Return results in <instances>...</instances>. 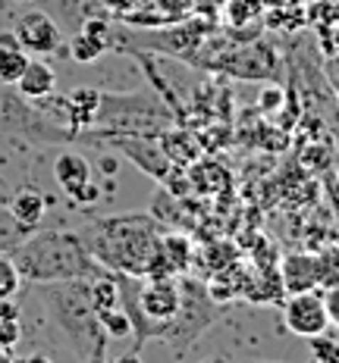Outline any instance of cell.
Instances as JSON below:
<instances>
[{"mask_svg":"<svg viewBox=\"0 0 339 363\" xmlns=\"http://www.w3.org/2000/svg\"><path fill=\"white\" fill-rule=\"evenodd\" d=\"M264 0H223V26L232 32H254L264 28Z\"/></svg>","mask_w":339,"mask_h":363,"instance_id":"9a60e30c","label":"cell"},{"mask_svg":"<svg viewBox=\"0 0 339 363\" xmlns=\"http://www.w3.org/2000/svg\"><path fill=\"white\" fill-rule=\"evenodd\" d=\"M13 88H16L22 97H28V101H38V97H48L57 91V72L50 69L41 57H32Z\"/></svg>","mask_w":339,"mask_h":363,"instance_id":"7c38bea8","label":"cell"},{"mask_svg":"<svg viewBox=\"0 0 339 363\" xmlns=\"http://www.w3.org/2000/svg\"><path fill=\"white\" fill-rule=\"evenodd\" d=\"M139 304L148 323L157 329V338L167 329V323L179 310V276H157V279H141L139 285Z\"/></svg>","mask_w":339,"mask_h":363,"instance_id":"9c48e42d","label":"cell"},{"mask_svg":"<svg viewBox=\"0 0 339 363\" xmlns=\"http://www.w3.org/2000/svg\"><path fill=\"white\" fill-rule=\"evenodd\" d=\"M28 54L26 48L19 44V38L13 28H0V85H16V79L22 75V69L28 66Z\"/></svg>","mask_w":339,"mask_h":363,"instance_id":"4fadbf2b","label":"cell"},{"mask_svg":"<svg viewBox=\"0 0 339 363\" xmlns=\"http://www.w3.org/2000/svg\"><path fill=\"white\" fill-rule=\"evenodd\" d=\"M66 107H70V125L75 135H82L85 128L95 125L97 119V107H101V88L82 85L66 94Z\"/></svg>","mask_w":339,"mask_h":363,"instance_id":"5bb4252c","label":"cell"},{"mask_svg":"<svg viewBox=\"0 0 339 363\" xmlns=\"http://www.w3.org/2000/svg\"><path fill=\"white\" fill-rule=\"evenodd\" d=\"M305 342H308V354L318 363H339V335H330V329L321 332V335L305 338Z\"/></svg>","mask_w":339,"mask_h":363,"instance_id":"44dd1931","label":"cell"},{"mask_svg":"<svg viewBox=\"0 0 339 363\" xmlns=\"http://www.w3.org/2000/svg\"><path fill=\"white\" fill-rule=\"evenodd\" d=\"M35 298L75 357L79 360H107L110 338L104 335L101 320H97L88 279L41 282V285H35Z\"/></svg>","mask_w":339,"mask_h":363,"instance_id":"3957f363","label":"cell"},{"mask_svg":"<svg viewBox=\"0 0 339 363\" xmlns=\"http://www.w3.org/2000/svg\"><path fill=\"white\" fill-rule=\"evenodd\" d=\"M327 82H330V91H333V97L339 104V54L327 60Z\"/></svg>","mask_w":339,"mask_h":363,"instance_id":"d4e9b609","label":"cell"},{"mask_svg":"<svg viewBox=\"0 0 339 363\" xmlns=\"http://www.w3.org/2000/svg\"><path fill=\"white\" fill-rule=\"evenodd\" d=\"M274 63H276L274 50L254 38V41H239L236 48L217 54L205 66H214V69H223L230 75H239V79H270L276 69Z\"/></svg>","mask_w":339,"mask_h":363,"instance_id":"ba28073f","label":"cell"},{"mask_svg":"<svg viewBox=\"0 0 339 363\" xmlns=\"http://www.w3.org/2000/svg\"><path fill=\"white\" fill-rule=\"evenodd\" d=\"M26 289L16 263L10 260V254H0V301L4 298H19V291Z\"/></svg>","mask_w":339,"mask_h":363,"instance_id":"7402d4cb","label":"cell"},{"mask_svg":"<svg viewBox=\"0 0 339 363\" xmlns=\"http://www.w3.org/2000/svg\"><path fill=\"white\" fill-rule=\"evenodd\" d=\"M157 145H161V150L176 166H188L198 160V145H195V138H188L185 132H170V128H163V141H157Z\"/></svg>","mask_w":339,"mask_h":363,"instance_id":"ac0fdd59","label":"cell"},{"mask_svg":"<svg viewBox=\"0 0 339 363\" xmlns=\"http://www.w3.org/2000/svg\"><path fill=\"white\" fill-rule=\"evenodd\" d=\"M13 4H32V0H13Z\"/></svg>","mask_w":339,"mask_h":363,"instance_id":"4316f807","label":"cell"},{"mask_svg":"<svg viewBox=\"0 0 339 363\" xmlns=\"http://www.w3.org/2000/svg\"><path fill=\"white\" fill-rule=\"evenodd\" d=\"M26 338V323H22V307L16 304V298H4L0 301V351L19 357V345Z\"/></svg>","mask_w":339,"mask_h":363,"instance_id":"2e32d148","label":"cell"},{"mask_svg":"<svg viewBox=\"0 0 339 363\" xmlns=\"http://www.w3.org/2000/svg\"><path fill=\"white\" fill-rule=\"evenodd\" d=\"M217 320H220V304L210 298L208 282L183 272V276H179V310L167 323V329L161 332L157 342L170 345L179 357H185L188 347L198 342Z\"/></svg>","mask_w":339,"mask_h":363,"instance_id":"277c9868","label":"cell"},{"mask_svg":"<svg viewBox=\"0 0 339 363\" xmlns=\"http://www.w3.org/2000/svg\"><path fill=\"white\" fill-rule=\"evenodd\" d=\"M10 260L16 263L26 285L66 282V279H95L107 272L92 257L79 232L70 229H41L28 232L16 247H10Z\"/></svg>","mask_w":339,"mask_h":363,"instance_id":"7a4b0ae2","label":"cell"},{"mask_svg":"<svg viewBox=\"0 0 339 363\" xmlns=\"http://www.w3.org/2000/svg\"><path fill=\"white\" fill-rule=\"evenodd\" d=\"M230 185V172L220 169V163H195L192 169V179H188V188L192 191H201V194H217Z\"/></svg>","mask_w":339,"mask_h":363,"instance_id":"e0dca14e","label":"cell"},{"mask_svg":"<svg viewBox=\"0 0 339 363\" xmlns=\"http://www.w3.org/2000/svg\"><path fill=\"white\" fill-rule=\"evenodd\" d=\"M280 285H283V294L321 289L318 254L314 251H289L280 260Z\"/></svg>","mask_w":339,"mask_h":363,"instance_id":"30bf717a","label":"cell"},{"mask_svg":"<svg viewBox=\"0 0 339 363\" xmlns=\"http://www.w3.org/2000/svg\"><path fill=\"white\" fill-rule=\"evenodd\" d=\"M26 235H28V229H22L16 219L10 216V210L0 207V254H6L10 247H16Z\"/></svg>","mask_w":339,"mask_h":363,"instance_id":"603a6c76","label":"cell"},{"mask_svg":"<svg viewBox=\"0 0 339 363\" xmlns=\"http://www.w3.org/2000/svg\"><path fill=\"white\" fill-rule=\"evenodd\" d=\"M13 32H16L19 44L32 57L60 54V50H63V44H66L60 22L50 16L48 10H38V6H35V10L16 13V19H13Z\"/></svg>","mask_w":339,"mask_h":363,"instance_id":"52a82bcc","label":"cell"},{"mask_svg":"<svg viewBox=\"0 0 339 363\" xmlns=\"http://www.w3.org/2000/svg\"><path fill=\"white\" fill-rule=\"evenodd\" d=\"M167 225L151 213L95 216L79 229L92 257L110 272H126L139 279L163 276L161 238Z\"/></svg>","mask_w":339,"mask_h":363,"instance_id":"6da1fadb","label":"cell"},{"mask_svg":"<svg viewBox=\"0 0 339 363\" xmlns=\"http://www.w3.org/2000/svg\"><path fill=\"white\" fill-rule=\"evenodd\" d=\"M97 320H101V329L110 342H126V338H132V323H129V316H126V310L119 304L110 307V310H101Z\"/></svg>","mask_w":339,"mask_h":363,"instance_id":"d6986e66","label":"cell"},{"mask_svg":"<svg viewBox=\"0 0 339 363\" xmlns=\"http://www.w3.org/2000/svg\"><path fill=\"white\" fill-rule=\"evenodd\" d=\"M54 182L75 207H95L101 198V188L95 182L92 163L75 150H60L54 160Z\"/></svg>","mask_w":339,"mask_h":363,"instance_id":"8992f818","label":"cell"},{"mask_svg":"<svg viewBox=\"0 0 339 363\" xmlns=\"http://www.w3.org/2000/svg\"><path fill=\"white\" fill-rule=\"evenodd\" d=\"M318 254V276H321V289H333L339 285V241H327Z\"/></svg>","mask_w":339,"mask_h":363,"instance_id":"ffe728a7","label":"cell"},{"mask_svg":"<svg viewBox=\"0 0 339 363\" xmlns=\"http://www.w3.org/2000/svg\"><path fill=\"white\" fill-rule=\"evenodd\" d=\"M48 207L50 201L44 198L38 188H16L13 191V198L6 201V210H10V216L16 219L22 229L35 232L38 225L44 223V216H48Z\"/></svg>","mask_w":339,"mask_h":363,"instance_id":"8fae6325","label":"cell"},{"mask_svg":"<svg viewBox=\"0 0 339 363\" xmlns=\"http://www.w3.org/2000/svg\"><path fill=\"white\" fill-rule=\"evenodd\" d=\"M267 10H296V6H308V0H264Z\"/></svg>","mask_w":339,"mask_h":363,"instance_id":"484cf974","label":"cell"},{"mask_svg":"<svg viewBox=\"0 0 339 363\" xmlns=\"http://www.w3.org/2000/svg\"><path fill=\"white\" fill-rule=\"evenodd\" d=\"M283 329L296 338H311L330 329V316L327 304H323V291H298V294H286L283 298Z\"/></svg>","mask_w":339,"mask_h":363,"instance_id":"5b68a950","label":"cell"},{"mask_svg":"<svg viewBox=\"0 0 339 363\" xmlns=\"http://www.w3.org/2000/svg\"><path fill=\"white\" fill-rule=\"evenodd\" d=\"M321 291H323V304H327L330 329H339V285H333V289H321Z\"/></svg>","mask_w":339,"mask_h":363,"instance_id":"cb8c5ba5","label":"cell"}]
</instances>
